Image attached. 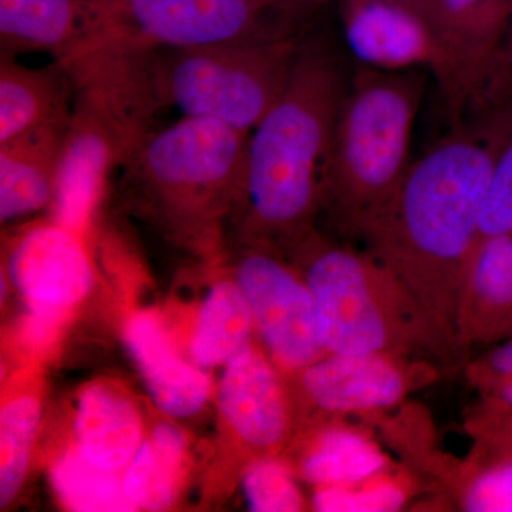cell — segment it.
Wrapping results in <instances>:
<instances>
[{
  "mask_svg": "<svg viewBox=\"0 0 512 512\" xmlns=\"http://www.w3.org/2000/svg\"><path fill=\"white\" fill-rule=\"evenodd\" d=\"M447 137L410 164L366 232L384 261L420 281L467 278L495 164L512 131V101Z\"/></svg>",
  "mask_w": 512,
  "mask_h": 512,
  "instance_id": "6da1fadb",
  "label": "cell"
},
{
  "mask_svg": "<svg viewBox=\"0 0 512 512\" xmlns=\"http://www.w3.org/2000/svg\"><path fill=\"white\" fill-rule=\"evenodd\" d=\"M349 77L325 47L305 45L281 99L251 131L244 198L255 229L296 234L325 197Z\"/></svg>",
  "mask_w": 512,
  "mask_h": 512,
  "instance_id": "7a4b0ae2",
  "label": "cell"
},
{
  "mask_svg": "<svg viewBox=\"0 0 512 512\" xmlns=\"http://www.w3.org/2000/svg\"><path fill=\"white\" fill-rule=\"evenodd\" d=\"M420 72L362 63L349 79L323 198L360 231L367 232L386 210L412 164L414 123L424 93Z\"/></svg>",
  "mask_w": 512,
  "mask_h": 512,
  "instance_id": "3957f363",
  "label": "cell"
},
{
  "mask_svg": "<svg viewBox=\"0 0 512 512\" xmlns=\"http://www.w3.org/2000/svg\"><path fill=\"white\" fill-rule=\"evenodd\" d=\"M302 43L295 33L141 55L158 106L251 133L284 94Z\"/></svg>",
  "mask_w": 512,
  "mask_h": 512,
  "instance_id": "277c9868",
  "label": "cell"
},
{
  "mask_svg": "<svg viewBox=\"0 0 512 512\" xmlns=\"http://www.w3.org/2000/svg\"><path fill=\"white\" fill-rule=\"evenodd\" d=\"M249 136L220 121L184 116L148 130L121 168L165 215L202 227L244 198Z\"/></svg>",
  "mask_w": 512,
  "mask_h": 512,
  "instance_id": "5b68a950",
  "label": "cell"
},
{
  "mask_svg": "<svg viewBox=\"0 0 512 512\" xmlns=\"http://www.w3.org/2000/svg\"><path fill=\"white\" fill-rule=\"evenodd\" d=\"M89 29L76 55H137L272 39L299 33L303 13L271 0H89ZM63 63V64H66Z\"/></svg>",
  "mask_w": 512,
  "mask_h": 512,
  "instance_id": "8992f818",
  "label": "cell"
},
{
  "mask_svg": "<svg viewBox=\"0 0 512 512\" xmlns=\"http://www.w3.org/2000/svg\"><path fill=\"white\" fill-rule=\"evenodd\" d=\"M439 53L437 82L453 119L480 111L512 0H416Z\"/></svg>",
  "mask_w": 512,
  "mask_h": 512,
  "instance_id": "52a82bcc",
  "label": "cell"
},
{
  "mask_svg": "<svg viewBox=\"0 0 512 512\" xmlns=\"http://www.w3.org/2000/svg\"><path fill=\"white\" fill-rule=\"evenodd\" d=\"M311 254L305 282L323 352L383 353L390 332L373 291L379 278L375 266L348 249L320 247Z\"/></svg>",
  "mask_w": 512,
  "mask_h": 512,
  "instance_id": "ba28073f",
  "label": "cell"
},
{
  "mask_svg": "<svg viewBox=\"0 0 512 512\" xmlns=\"http://www.w3.org/2000/svg\"><path fill=\"white\" fill-rule=\"evenodd\" d=\"M235 281L247 298L256 332L279 366L305 370L323 356L306 282L264 252L245 255Z\"/></svg>",
  "mask_w": 512,
  "mask_h": 512,
  "instance_id": "9c48e42d",
  "label": "cell"
},
{
  "mask_svg": "<svg viewBox=\"0 0 512 512\" xmlns=\"http://www.w3.org/2000/svg\"><path fill=\"white\" fill-rule=\"evenodd\" d=\"M6 272L29 309L60 316L82 303L94 285L82 232L56 220L33 225L13 241Z\"/></svg>",
  "mask_w": 512,
  "mask_h": 512,
  "instance_id": "30bf717a",
  "label": "cell"
},
{
  "mask_svg": "<svg viewBox=\"0 0 512 512\" xmlns=\"http://www.w3.org/2000/svg\"><path fill=\"white\" fill-rule=\"evenodd\" d=\"M346 39L367 66L387 70L427 67L436 74L439 53L427 23L402 0H339Z\"/></svg>",
  "mask_w": 512,
  "mask_h": 512,
  "instance_id": "8fae6325",
  "label": "cell"
},
{
  "mask_svg": "<svg viewBox=\"0 0 512 512\" xmlns=\"http://www.w3.org/2000/svg\"><path fill=\"white\" fill-rule=\"evenodd\" d=\"M124 342L161 412L190 417L207 404L212 393L210 375L175 348L157 313H134L124 328Z\"/></svg>",
  "mask_w": 512,
  "mask_h": 512,
  "instance_id": "7c38bea8",
  "label": "cell"
},
{
  "mask_svg": "<svg viewBox=\"0 0 512 512\" xmlns=\"http://www.w3.org/2000/svg\"><path fill=\"white\" fill-rule=\"evenodd\" d=\"M218 409L231 430L249 446L274 447L284 439L286 407L274 366L251 348L224 366Z\"/></svg>",
  "mask_w": 512,
  "mask_h": 512,
  "instance_id": "4fadbf2b",
  "label": "cell"
},
{
  "mask_svg": "<svg viewBox=\"0 0 512 512\" xmlns=\"http://www.w3.org/2000/svg\"><path fill=\"white\" fill-rule=\"evenodd\" d=\"M302 383L313 403L333 413L386 409L406 392L402 372L383 353H328L306 367Z\"/></svg>",
  "mask_w": 512,
  "mask_h": 512,
  "instance_id": "5bb4252c",
  "label": "cell"
},
{
  "mask_svg": "<svg viewBox=\"0 0 512 512\" xmlns=\"http://www.w3.org/2000/svg\"><path fill=\"white\" fill-rule=\"evenodd\" d=\"M67 124L39 127L0 143V220L53 204Z\"/></svg>",
  "mask_w": 512,
  "mask_h": 512,
  "instance_id": "9a60e30c",
  "label": "cell"
},
{
  "mask_svg": "<svg viewBox=\"0 0 512 512\" xmlns=\"http://www.w3.org/2000/svg\"><path fill=\"white\" fill-rule=\"evenodd\" d=\"M73 100L72 74L62 63L28 67L16 57L0 56V143L69 123Z\"/></svg>",
  "mask_w": 512,
  "mask_h": 512,
  "instance_id": "2e32d148",
  "label": "cell"
},
{
  "mask_svg": "<svg viewBox=\"0 0 512 512\" xmlns=\"http://www.w3.org/2000/svg\"><path fill=\"white\" fill-rule=\"evenodd\" d=\"M89 0H0V56L46 53L64 63L89 29Z\"/></svg>",
  "mask_w": 512,
  "mask_h": 512,
  "instance_id": "e0dca14e",
  "label": "cell"
},
{
  "mask_svg": "<svg viewBox=\"0 0 512 512\" xmlns=\"http://www.w3.org/2000/svg\"><path fill=\"white\" fill-rule=\"evenodd\" d=\"M74 450L94 466L126 470L143 443V420L136 404L109 384H90L77 400Z\"/></svg>",
  "mask_w": 512,
  "mask_h": 512,
  "instance_id": "ac0fdd59",
  "label": "cell"
},
{
  "mask_svg": "<svg viewBox=\"0 0 512 512\" xmlns=\"http://www.w3.org/2000/svg\"><path fill=\"white\" fill-rule=\"evenodd\" d=\"M187 464L183 431L173 424H158L121 476L128 500L136 510H167L180 494Z\"/></svg>",
  "mask_w": 512,
  "mask_h": 512,
  "instance_id": "d6986e66",
  "label": "cell"
},
{
  "mask_svg": "<svg viewBox=\"0 0 512 512\" xmlns=\"http://www.w3.org/2000/svg\"><path fill=\"white\" fill-rule=\"evenodd\" d=\"M254 330V318L238 282H217L198 311L190 342L191 360L205 370L228 365L252 348Z\"/></svg>",
  "mask_w": 512,
  "mask_h": 512,
  "instance_id": "ffe728a7",
  "label": "cell"
},
{
  "mask_svg": "<svg viewBox=\"0 0 512 512\" xmlns=\"http://www.w3.org/2000/svg\"><path fill=\"white\" fill-rule=\"evenodd\" d=\"M466 282L478 332L485 338L512 336V235L477 245Z\"/></svg>",
  "mask_w": 512,
  "mask_h": 512,
  "instance_id": "44dd1931",
  "label": "cell"
},
{
  "mask_svg": "<svg viewBox=\"0 0 512 512\" xmlns=\"http://www.w3.org/2000/svg\"><path fill=\"white\" fill-rule=\"evenodd\" d=\"M387 460L373 441L348 429L325 431L302 463V476L309 483L356 485L379 476Z\"/></svg>",
  "mask_w": 512,
  "mask_h": 512,
  "instance_id": "7402d4cb",
  "label": "cell"
},
{
  "mask_svg": "<svg viewBox=\"0 0 512 512\" xmlns=\"http://www.w3.org/2000/svg\"><path fill=\"white\" fill-rule=\"evenodd\" d=\"M60 503L70 511H136L119 473L94 466L76 450L67 451L50 471Z\"/></svg>",
  "mask_w": 512,
  "mask_h": 512,
  "instance_id": "603a6c76",
  "label": "cell"
},
{
  "mask_svg": "<svg viewBox=\"0 0 512 512\" xmlns=\"http://www.w3.org/2000/svg\"><path fill=\"white\" fill-rule=\"evenodd\" d=\"M40 402L30 394L13 397L0 413V505L18 495L29 470L30 453L40 427Z\"/></svg>",
  "mask_w": 512,
  "mask_h": 512,
  "instance_id": "cb8c5ba5",
  "label": "cell"
},
{
  "mask_svg": "<svg viewBox=\"0 0 512 512\" xmlns=\"http://www.w3.org/2000/svg\"><path fill=\"white\" fill-rule=\"evenodd\" d=\"M245 500L256 512H296L303 508L301 491L284 464L261 460L245 473Z\"/></svg>",
  "mask_w": 512,
  "mask_h": 512,
  "instance_id": "d4e9b609",
  "label": "cell"
},
{
  "mask_svg": "<svg viewBox=\"0 0 512 512\" xmlns=\"http://www.w3.org/2000/svg\"><path fill=\"white\" fill-rule=\"evenodd\" d=\"M406 503V494L392 483L326 485L313 495L320 512H392Z\"/></svg>",
  "mask_w": 512,
  "mask_h": 512,
  "instance_id": "484cf974",
  "label": "cell"
},
{
  "mask_svg": "<svg viewBox=\"0 0 512 512\" xmlns=\"http://www.w3.org/2000/svg\"><path fill=\"white\" fill-rule=\"evenodd\" d=\"M500 235H512V131L491 177L481 211L478 244Z\"/></svg>",
  "mask_w": 512,
  "mask_h": 512,
  "instance_id": "4316f807",
  "label": "cell"
},
{
  "mask_svg": "<svg viewBox=\"0 0 512 512\" xmlns=\"http://www.w3.org/2000/svg\"><path fill=\"white\" fill-rule=\"evenodd\" d=\"M471 512H512V458H505L473 481L464 500Z\"/></svg>",
  "mask_w": 512,
  "mask_h": 512,
  "instance_id": "83f0119b",
  "label": "cell"
},
{
  "mask_svg": "<svg viewBox=\"0 0 512 512\" xmlns=\"http://www.w3.org/2000/svg\"><path fill=\"white\" fill-rule=\"evenodd\" d=\"M510 101H512V9L478 113L498 109Z\"/></svg>",
  "mask_w": 512,
  "mask_h": 512,
  "instance_id": "f1b7e54d",
  "label": "cell"
},
{
  "mask_svg": "<svg viewBox=\"0 0 512 512\" xmlns=\"http://www.w3.org/2000/svg\"><path fill=\"white\" fill-rule=\"evenodd\" d=\"M485 375L491 386L512 380V336L497 346L487 357Z\"/></svg>",
  "mask_w": 512,
  "mask_h": 512,
  "instance_id": "f546056e",
  "label": "cell"
},
{
  "mask_svg": "<svg viewBox=\"0 0 512 512\" xmlns=\"http://www.w3.org/2000/svg\"><path fill=\"white\" fill-rule=\"evenodd\" d=\"M501 421L498 423V441L504 450L505 458H512V413L503 412Z\"/></svg>",
  "mask_w": 512,
  "mask_h": 512,
  "instance_id": "4dcf8cb0",
  "label": "cell"
},
{
  "mask_svg": "<svg viewBox=\"0 0 512 512\" xmlns=\"http://www.w3.org/2000/svg\"><path fill=\"white\" fill-rule=\"evenodd\" d=\"M493 389L498 407H500L503 412L512 413V380H510V382L495 384Z\"/></svg>",
  "mask_w": 512,
  "mask_h": 512,
  "instance_id": "1f68e13d",
  "label": "cell"
},
{
  "mask_svg": "<svg viewBox=\"0 0 512 512\" xmlns=\"http://www.w3.org/2000/svg\"><path fill=\"white\" fill-rule=\"evenodd\" d=\"M271 2L281 6V8L292 10V12L303 13L308 9L323 5L329 0H271Z\"/></svg>",
  "mask_w": 512,
  "mask_h": 512,
  "instance_id": "d6a6232c",
  "label": "cell"
},
{
  "mask_svg": "<svg viewBox=\"0 0 512 512\" xmlns=\"http://www.w3.org/2000/svg\"><path fill=\"white\" fill-rule=\"evenodd\" d=\"M402 2L407 3V5H410L413 8V5L414 3H416V0H402Z\"/></svg>",
  "mask_w": 512,
  "mask_h": 512,
  "instance_id": "836d02e7",
  "label": "cell"
}]
</instances>
